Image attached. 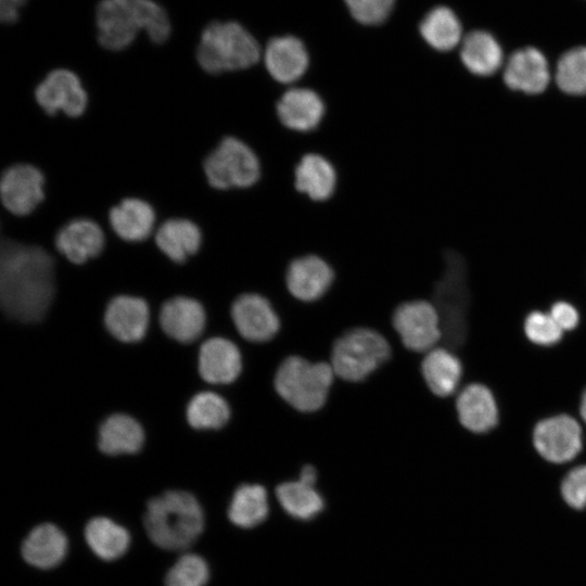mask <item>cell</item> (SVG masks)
<instances>
[{
  "label": "cell",
  "instance_id": "cell-37",
  "mask_svg": "<svg viewBox=\"0 0 586 586\" xmlns=\"http://www.w3.org/2000/svg\"><path fill=\"white\" fill-rule=\"evenodd\" d=\"M524 334L530 342L538 346H553L563 337V331L549 313L532 310L523 322Z\"/></svg>",
  "mask_w": 586,
  "mask_h": 586
},
{
  "label": "cell",
  "instance_id": "cell-8",
  "mask_svg": "<svg viewBox=\"0 0 586 586\" xmlns=\"http://www.w3.org/2000/svg\"><path fill=\"white\" fill-rule=\"evenodd\" d=\"M390 356L391 347L383 335L372 329L355 328L334 342L331 366L341 379L359 382L388 360Z\"/></svg>",
  "mask_w": 586,
  "mask_h": 586
},
{
  "label": "cell",
  "instance_id": "cell-19",
  "mask_svg": "<svg viewBox=\"0 0 586 586\" xmlns=\"http://www.w3.org/2000/svg\"><path fill=\"white\" fill-rule=\"evenodd\" d=\"M456 411L459 422L475 434L494 430L499 421L495 396L481 383H471L460 391L456 399Z\"/></svg>",
  "mask_w": 586,
  "mask_h": 586
},
{
  "label": "cell",
  "instance_id": "cell-43",
  "mask_svg": "<svg viewBox=\"0 0 586 586\" xmlns=\"http://www.w3.org/2000/svg\"><path fill=\"white\" fill-rule=\"evenodd\" d=\"M579 413L584 422L586 423V388L583 391V394L581 396Z\"/></svg>",
  "mask_w": 586,
  "mask_h": 586
},
{
  "label": "cell",
  "instance_id": "cell-21",
  "mask_svg": "<svg viewBox=\"0 0 586 586\" xmlns=\"http://www.w3.org/2000/svg\"><path fill=\"white\" fill-rule=\"evenodd\" d=\"M162 330L180 343L195 341L205 327V311L200 302L186 296L166 301L160 311Z\"/></svg>",
  "mask_w": 586,
  "mask_h": 586
},
{
  "label": "cell",
  "instance_id": "cell-39",
  "mask_svg": "<svg viewBox=\"0 0 586 586\" xmlns=\"http://www.w3.org/2000/svg\"><path fill=\"white\" fill-rule=\"evenodd\" d=\"M395 0H345L353 17L365 25L382 24L391 14Z\"/></svg>",
  "mask_w": 586,
  "mask_h": 586
},
{
  "label": "cell",
  "instance_id": "cell-13",
  "mask_svg": "<svg viewBox=\"0 0 586 586\" xmlns=\"http://www.w3.org/2000/svg\"><path fill=\"white\" fill-rule=\"evenodd\" d=\"M231 317L239 333L251 342H267L280 328L279 317L268 300L256 293L237 297L231 307Z\"/></svg>",
  "mask_w": 586,
  "mask_h": 586
},
{
  "label": "cell",
  "instance_id": "cell-12",
  "mask_svg": "<svg viewBox=\"0 0 586 586\" xmlns=\"http://www.w3.org/2000/svg\"><path fill=\"white\" fill-rule=\"evenodd\" d=\"M0 196L8 212L26 216L44 199V176L34 165H12L1 176Z\"/></svg>",
  "mask_w": 586,
  "mask_h": 586
},
{
  "label": "cell",
  "instance_id": "cell-18",
  "mask_svg": "<svg viewBox=\"0 0 586 586\" xmlns=\"http://www.w3.org/2000/svg\"><path fill=\"white\" fill-rule=\"evenodd\" d=\"M269 75L280 84H292L307 71L309 58L304 43L293 36L270 39L264 51Z\"/></svg>",
  "mask_w": 586,
  "mask_h": 586
},
{
  "label": "cell",
  "instance_id": "cell-10",
  "mask_svg": "<svg viewBox=\"0 0 586 586\" xmlns=\"http://www.w3.org/2000/svg\"><path fill=\"white\" fill-rule=\"evenodd\" d=\"M392 322L403 344L413 352H429L442 339L438 313L432 303L423 300L397 306Z\"/></svg>",
  "mask_w": 586,
  "mask_h": 586
},
{
  "label": "cell",
  "instance_id": "cell-31",
  "mask_svg": "<svg viewBox=\"0 0 586 586\" xmlns=\"http://www.w3.org/2000/svg\"><path fill=\"white\" fill-rule=\"evenodd\" d=\"M267 491L259 484H242L233 493L228 518L232 524L251 528L260 524L268 515Z\"/></svg>",
  "mask_w": 586,
  "mask_h": 586
},
{
  "label": "cell",
  "instance_id": "cell-28",
  "mask_svg": "<svg viewBox=\"0 0 586 586\" xmlns=\"http://www.w3.org/2000/svg\"><path fill=\"white\" fill-rule=\"evenodd\" d=\"M421 372L434 395L447 397L459 386L462 365L451 349L438 347L426 353L421 364Z\"/></svg>",
  "mask_w": 586,
  "mask_h": 586
},
{
  "label": "cell",
  "instance_id": "cell-23",
  "mask_svg": "<svg viewBox=\"0 0 586 586\" xmlns=\"http://www.w3.org/2000/svg\"><path fill=\"white\" fill-rule=\"evenodd\" d=\"M337 174L333 164L319 153H306L294 168V187L315 202L329 200L335 192Z\"/></svg>",
  "mask_w": 586,
  "mask_h": 586
},
{
  "label": "cell",
  "instance_id": "cell-1",
  "mask_svg": "<svg viewBox=\"0 0 586 586\" xmlns=\"http://www.w3.org/2000/svg\"><path fill=\"white\" fill-rule=\"evenodd\" d=\"M55 292L54 263L42 247L3 240L0 252L2 310L21 322H36L48 311Z\"/></svg>",
  "mask_w": 586,
  "mask_h": 586
},
{
  "label": "cell",
  "instance_id": "cell-40",
  "mask_svg": "<svg viewBox=\"0 0 586 586\" xmlns=\"http://www.w3.org/2000/svg\"><path fill=\"white\" fill-rule=\"evenodd\" d=\"M562 331H572L579 323V313L576 307L566 301L555 302L549 311Z\"/></svg>",
  "mask_w": 586,
  "mask_h": 586
},
{
  "label": "cell",
  "instance_id": "cell-29",
  "mask_svg": "<svg viewBox=\"0 0 586 586\" xmlns=\"http://www.w3.org/2000/svg\"><path fill=\"white\" fill-rule=\"evenodd\" d=\"M144 442L140 423L125 413L110 416L99 430V448L106 455L135 454Z\"/></svg>",
  "mask_w": 586,
  "mask_h": 586
},
{
  "label": "cell",
  "instance_id": "cell-22",
  "mask_svg": "<svg viewBox=\"0 0 586 586\" xmlns=\"http://www.w3.org/2000/svg\"><path fill=\"white\" fill-rule=\"evenodd\" d=\"M242 369V358L234 343L225 337L205 341L199 353V372L213 384L233 382Z\"/></svg>",
  "mask_w": 586,
  "mask_h": 586
},
{
  "label": "cell",
  "instance_id": "cell-2",
  "mask_svg": "<svg viewBox=\"0 0 586 586\" xmlns=\"http://www.w3.org/2000/svg\"><path fill=\"white\" fill-rule=\"evenodd\" d=\"M143 526L151 542L168 551L190 548L204 528V512L186 491H167L148 501Z\"/></svg>",
  "mask_w": 586,
  "mask_h": 586
},
{
  "label": "cell",
  "instance_id": "cell-26",
  "mask_svg": "<svg viewBox=\"0 0 586 586\" xmlns=\"http://www.w3.org/2000/svg\"><path fill=\"white\" fill-rule=\"evenodd\" d=\"M460 59L471 74L486 77L495 74L502 66L504 52L500 43L491 33L474 29L462 39Z\"/></svg>",
  "mask_w": 586,
  "mask_h": 586
},
{
  "label": "cell",
  "instance_id": "cell-24",
  "mask_svg": "<svg viewBox=\"0 0 586 586\" xmlns=\"http://www.w3.org/2000/svg\"><path fill=\"white\" fill-rule=\"evenodd\" d=\"M67 548L66 535L56 525L43 523L29 532L22 544L21 553L31 566L48 570L64 560Z\"/></svg>",
  "mask_w": 586,
  "mask_h": 586
},
{
  "label": "cell",
  "instance_id": "cell-25",
  "mask_svg": "<svg viewBox=\"0 0 586 586\" xmlns=\"http://www.w3.org/2000/svg\"><path fill=\"white\" fill-rule=\"evenodd\" d=\"M109 221L113 231L127 242L145 240L155 225V211L144 200L126 198L109 212Z\"/></svg>",
  "mask_w": 586,
  "mask_h": 586
},
{
  "label": "cell",
  "instance_id": "cell-20",
  "mask_svg": "<svg viewBox=\"0 0 586 586\" xmlns=\"http://www.w3.org/2000/svg\"><path fill=\"white\" fill-rule=\"evenodd\" d=\"M149 306L140 297L119 295L107 305L104 322L109 332L122 342L141 340L149 326Z\"/></svg>",
  "mask_w": 586,
  "mask_h": 586
},
{
  "label": "cell",
  "instance_id": "cell-32",
  "mask_svg": "<svg viewBox=\"0 0 586 586\" xmlns=\"http://www.w3.org/2000/svg\"><path fill=\"white\" fill-rule=\"evenodd\" d=\"M419 28L422 38L437 51H450L461 41V23L447 7L440 5L429 11Z\"/></svg>",
  "mask_w": 586,
  "mask_h": 586
},
{
  "label": "cell",
  "instance_id": "cell-9",
  "mask_svg": "<svg viewBox=\"0 0 586 586\" xmlns=\"http://www.w3.org/2000/svg\"><path fill=\"white\" fill-rule=\"evenodd\" d=\"M537 454L546 461L562 464L572 461L583 449V431L572 416L559 413L539 420L532 433Z\"/></svg>",
  "mask_w": 586,
  "mask_h": 586
},
{
  "label": "cell",
  "instance_id": "cell-36",
  "mask_svg": "<svg viewBox=\"0 0 586 586\" xmlns=\"http://www.w3.org/2000/svg\"><path fill=\"white\" fill-rule=\"evenodd\" d=\"M208 578L207 562L199 555L186 553L168 570L165 586H205Z\"/></svg>",
  "mask_w": 586,
  "mask_h": 586
},
{
  "label": "cell",
  "instance_id": "cell-3",
  "mask_svg": "<svg viewBox=\"0 0 586 586\" xmlns=\"http://www.w3.org/2000/svg\"><path fill=\"white\" fill-rule=\"evenodd\" d=\"M98 39L102 47L127 48L143 29L153 42H164L170 34L165 10L153 0H102L97 8Z\"/></svg>",
  "mask_w": 586,
  "mask_h": 586
},
{
  "label": "cell",
  "instance_id": "cell-34",
  "mask_svg": "<svg viewBox=\"0 0 586 586\" xmlns=\"http://www.w3.org/2000/svg\"><path fill=\"white\" fill-rule=\"evenodd\" d=\"M229 418L230 408L227 402L213 392L194 395L187 406V420L198 430L219 429Z\"/></svg>",
  "mask_w": 586,
  "mask_h": 586
},
{
  "label": "cell",
  "instance_id": "cell-16",
  "mask_svg": "<svg viewBox=\"0 0 586 586\" xmlns=\"http://www.w3.org/2000/svg\"><path fill=\"white\" fill-rule=\"evenodd\" d=\"M334 271L320 256L307 254L291 260L285 272L289 292L297 300L313 302L331 286Z\"/></svg>",
  "mask_w": 586,
  "mask_h": 586
},
{
  "label": "cell",
  "instance_id": "cell-35",
  "mask_svg": "<svg viewBox=\"0 0 586 586\" xmlns=\"http://www.w3.org/2000/svg\"><path fill=\"white\" fill-rule=\"evenodd\" d=\"M555 79L566 94H586V46L571 48L559 58Z\"/></svg>",
  "mask_w": 586,
  "mask_h": 586
},
{
  "label": "cell",
  "instance_id": "cell-30",
  "mask_svg": "<svg viewBox=\"0 0 586 586\" xmlns=\"http://www.w3.org/2000/svg\"><path fill=\"white\" fill-rule=\"evenodd\" d=\"M85 538L93 553L102 560L120 558L129 548L128 531L105 517H95L85 526Z\"/></svg>",
  "mask_w": 586,
  "mask_h": 586
},
{
  "label": "cell",
  "instance_id": "cell-11",
  "mask_svg": "<svg viewBox=\"0 0 586 586\" xmlns=\"http://www.w3.org/2000/svg\"><path fill=\"white\" fill-rule=\"evenodd\" d=\"M35 98L49 115L63 112L67 116L78 117L88 105V94L79 77L65 68L50 72L36 87Z\"/></svg>",
  "mask_w": 586,
  "mask_h": 586
},
{
  "label": "cell",
  "instance_id": "cell-15",
  "mask_svg": "<svg viewBox=\"0 0 586 586\" xmlns=\"http://www.w3.org/2000/svg\"><path fill=\"white\" fill-rule=\"evenodd\" d=\"M502 78L511 90L526 94L542 93L550 82L548 61L535 47L518 49L509 56Z\"/></svg>",
  "mask_w": 586,
  "mask_h": 586
},
{
  "label": "cell",
  "instance_id": "cell-41",
  "mask_svg": "<svg viewBox=\"0 0 586 586\" xmlns=\"http://www.w3.org/2000/svg\"><path fill=\"white\" fill-rule=\"evenodd\" d=\"M26 0H0V18L3 23H13L18 17V9Z\"/></svg>",
  "mask_w": 586,
  "mask_h": 586
},
{
  "label": "cell",
  "instance_id": "cell-4",
  "mask_svg": "<svg viewBox=\"0 0 586 586\" xmlns=\"http://www.w3.org/2000/svg\"><path fill=\"white\" fill-rule=\"evenodd\" d=\"M442 329V339L447 348L458 349L467 341L470 289L467 264L456 251L444 254V270L436 281L433 293Z\"/></svg>",
  "mask_w": 586,
  "mask_h": 586
},
{
  "label": "cell",
  "instance_id": "cell-5",
  "mask_svg": "<svg viewBox=\"0 0 586 586\" xmlns=\"http://www.w3.org/2000/svg\"><path fill=\"white\" fill-rule=\"evenodd\" d=\"M262 55L257 40L237 22H214L205 27L196 51L200 66L209 74L246 69Z\"/></svg>",
  "mask_w": 586,
  "mask_h": 586
},
{
  "label": "cell",
  "instance_id": "cell-42",
  "mask_svg": "<svg viewBox=\"0 0 586 586\" xmlns=\"http://www.w3.org/2000/svg\"><path fill=\"white\" fill-rule=\"evenodd\" d=\"M298 480L314 485L317 481V471L311 464H306L302 468Z\"/></svg>",
  "mask_w": 586,
  "mask_h": 586
},
{
  "label": "cell",
  "instance_id": "cell-14",
  "mask_svg": "<svg viewBox=\"0 0 586 586\" xmlns=\"http://www.w3.org/2000/svg\"><path fill=\"white\" fill-rule=\"evenodd\" d=\"M276 114L283 127L296 132H310L321 124L326 104L315 90L293 87L278 99Z\"/></svg>",
  "mask_w": 586,
  "mask_h": 586
},
{
  "label": "cell",
  "instance_id": "cell-33",
  "mask_svg": "<svg viewBox=\"0 0 586 586\" xmlns=\"http://www.w3.org/2000/svg\"><path fill=\"white\" fill-rule=\"evenodd\" d=\"M276 496L283 510L298 520H310L324 507L323 498L315 486L301 480L279 484Z\"/></svg>",
  "mask_w": 586,
  "mask_h": 586
},
{
  "label": "cell",
  "instance_id": "cell-6",
  "mask_svg": "<svg viewBox=\"0 0 586 586\" xmlns=\"http://www.w3.org/2000/svg\"><path fill=\"white\" fill-rule=\"evenodd\" d=\"M335 373L327 362H311L298 356L285 358L275 375L277 393L303 412L320 409L328 397Z\"/></svg>",
  "mask_w": 586,
  "mask_h": 586
},
{
  "label": "cell",
  "instance_id": "cell-7",
  "mask_svg": "<svg viewBox=\"0 0 586 586\" xmlns=\"http://www.w3.org/2000/svg\"><path fill=\"white\" fill-rule=\"evenodd\" d=\"M208 184L216 190L246 189L262 176L260 160L243 140L227 136L203 162Z\"/></svg>",
  "mask_w": 586,
  "mask_h": 586
},
{
  "label": "cell",
  "instance_id": "cell-27",
  "mask_svg": "<svg viewBox=\"0 0 586 586\" xmlns=\"http://www.w3.org/2000/svg\"><path fill=\"white\" fill-rule=\"evenodd\" d=\"M155 243L170 260L183 263L200 250L202 232L199 226L189 219L170 218L156 230Z\"/></svg>",
  "mask_w": 586,
  "mask_h": 586
},
{
  "label": "cell",
  "instance_id": "cell-17",
  "mask_svg": "<svg viewBox=\"0 0 586 586\" xmlns=\"http://www.w3.org/2000/svg\"><path fill=\"white\" fill-rule=\"evenodd\" d=\"M54 243L67 260L79 265L97 257L103 251L105 237L95 221L77 218L58 231Z\"/></svg>",
  "mask_w": 586,
  "mask_h": 586
},
{
  "label": "cell",
  "instance_id": "cell-38",
  "mask_svg": "<svg viewBox=\"0 0 586 586\" xmlns=\"http://www.w3.org/2000/svg\"><path fill=\"white\" fill-rule=\"evenodd\" d=\"M560 494L564 502L572 509H586V464L572 468L560 483Z\"/></svg>",
  "mask_w": 586,
  "mask_h": 586
}]
</instances>
